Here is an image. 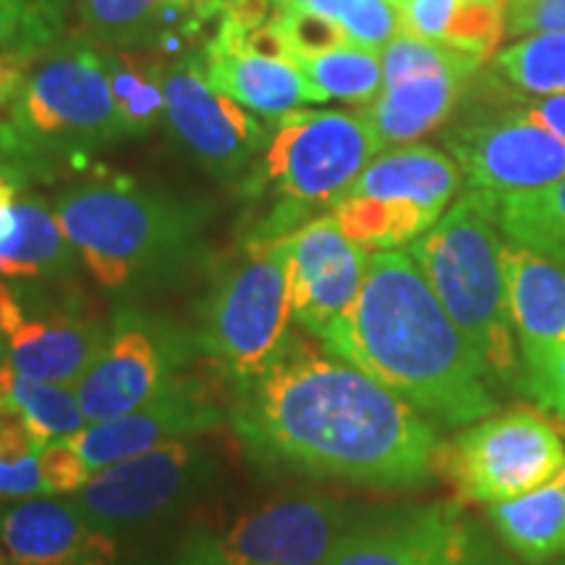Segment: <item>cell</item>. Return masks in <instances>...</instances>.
<instances>
[{
	"label": "cell",
	"mask_w": 565,
	"mask_h": 565,
	"mask_svg": "<svg viewBox=\"0 0 565 565\" xmlns=\"http://www.w3.org/2000/svg\"><path fill=\"white\" fill-rule=\"evenodd\" d=\"M228 424L252 461L273 471L383 492L422 490L437 477L435 424L303 338L291 335L263 377L231 393Z\"/></svg>",
	"instance_id": "obj_1"
},
{
	"label": "cell",
	"mask_w": 565,
	"mask_h": 565,
	"mask_svg": "<svg viewBox=\"0 0 565 565\" xmlns=\"http://www.w3.org/2000/svg\"><path fill=\"white\" fill-rule=\"evenodd\" d=\"M322 343L437 429L466 427L500 406L477 353L406 252L370 254L362 291Z\"/></svg>",
	"instance_id": "obj_2"
},
{
	"label": "cell",
	"mask_w": 565,
	"mask_h": 565,
	"mask_svg": "<svg viewBox=\"0 0 565 565\" xmlns=\"http://www.w3.org/2000/svg\"><path fill=\"white\" fill-rule=\"evenodd\" d=\"M408 254L466 343L477 353L498 393L526 395V370L508 307L498 196L469 192Z\"/></svg>",
	"instance_id": "obj_3"
},
{
	"label": "cell",
	"mask_w": 565,
	"mask_h": 565,
	"mask_svg": "<svg viewBox=\"0 0 565 565\" xmlns=\"http://www.w3.org/2000/svg\"><path fill=\"white\" fill-rule=\"evenodd\" d=\"M55 215L105 291H129L166 278L200 246V210L131 181L68 189L55 202Z\"/></svg>",
	"instance_id": "obj_4"
},
{
	"label": "cell",
	"mask_w": 565,
	"mask_h": 565,
	"mask_svg": "<svg viewBox=\"0 0 565 565\" xmlns=\"http://www.w3.org/2000/svg\"><path fill=\"white\" fill-rule=\"evenodd\" d=\"M291 320V236L246 242L204 301L196 349L233 393L278 362Z\"/></svg>",
	"instance_id": "obj_5"
},
{
	"label": "cell",
	"mask_w": 565,
	"mask_h": 565,
	"mask_svg": "<svg viewBox=\"0 0 565 565\" xmlns=\"http://www.w3.org/2000/svg\"><path fill=\"white\" fill-rule=\"evenodd\" d=\"M249 192H275L280 202L246 242H275L307 225L309 212L335 204L370 166L380 147L362 113L291 110L282 116Z\"/></svg>",
	"instance_id": "obj_6"
},
{
	"label": "cell",
	"mask_w": 565,
	"mask_h": 565,
	"mask_svg": "<svg viewBox=\"0 0 565 565\" xmlns=\"http://www.w3.org/2000/svg\"><path fill=\"white\" fill-rule=\"evenodd\" d=\"M461 168L427 145H406L372 160L333 204L341 231L366 252L414 244L448 212Z\"/></svg>",
	"instance_id": "obj_7"
},
{
	"label": "cell",
	"mask_w": 565,
	"mask_h": 565,
	"mask_svg": "<svg viewBox=\"0 0 565 565\" xmlns=\"http://www.w3.org/2000/svg\"><path fill=\"white\" fill-rule=\"evenodd\" d=\"M362 511L322 490H291L259 500L231 519L202 524L183 555L223 565H324Z\"/></svg>",
	"instance_id": "obj_8"
},
{
	"label": "cell",
	"mask_w": 565,
	"mask_h": 565,
	"mask_svg": "<svg viewBox=\"0 0 565 565\" xmlns=\"http://www.w3.org/2000/svg\"><path fill=\"white\" fill-rule=\"evenodd\" d=\"M565 471V437L542 412H494L440 445L437 477L469 503H503Z\"/></svg>",
	"instance_id": "obj_9"
},
{
	"label": "cell",
	"mask_w": 565,
	"mask_h": 565,
	"mask_svg": "<svg viewBox=\"0 0 565 565\" xmlns=\"http://www.w3.org/2000/svg\"><path fill=\"white\" fill-rule=\"evenodd\" d=\"M217 477V458L189 437L92 471L89 482L68 498L95 524L131 540L179 519L215 487Z\"/></svg>",
	"instance_id": "obj_10"
},
{
	"label": "cell",
	"mask_w": 565,
	"mask_h": 565,
	"mask_svg": "<svg viewBox=\"0 0 565 565\" xmlns=\"http://www.w3.org/2000/svg\"><path fill=\"white\" fill-rule=\"evenodd\" d=\"M11 126L34 150H74L126 137L110 89L108 55L84 45H63L47 55L13 100Z\"/></svg>",
	"instance_id": "obj_11"
},
{
	"label": "cell",
	"mask_w": 565,
	"mask_h": 565,
	"mask_svg": "<svg viewBox=\"0 0 565 565\" xmlns=\"http://www.w3.org/2000/svg\"><path fill=\"white\" fill-rule=\"evenodd\" d=\"M324 565H513L458 503L387 508L362 515Z\"/></svg>",
	"instance_id": "obj_12"
},
{
	"label": "cell",
	"mask_w": 565,
	"mask_h": 565,
	"mask_svg": "<svg viewBox=\"0 0 565 565\" xmlns=\"http://www.w3.org/2000/svg\"><path fill=\"white\" fill-rule=\"evenodd\" d=\"M194 345L181 330L137 309H121L92 370L76 385L92 422H108L152 404L171 391L192 362Z\"/></svg>",
	"instance_id": "obj_13"
},
{
	"label": "cell",
	"mask_w": 565,
	"mask_h": 565,
	"mask_svg": "<svg viewBox=\"0 0 565 565\" xmlns=\"http://www.w3.org/2000/svg\"><path fill=\"white\" fill-rule=\"evenodd\" d=\"M267 21V0H228L221 30L207 45L204 74L231 100L259 116L280 121L301 103H317L312 87L294 61L265 53L249 40V30Z\"/></svg>",
	"instance_id": "obj_14"
},
{
	"label": "cell",
	"mask_w": 565,
	"mask_h": 565,
	"mask_svg": "<svg viewBox=\"0 0 565 565\" xmlns=\"http://www.w3.org/2000/svg\"><path fill=\"white\" fill-rule=\"evenodd\" d=\"M448 150L466 173L469 192L521 194L565 179V141L519 110L454 131Z\"/></svg>",
	"instance_id": "obj_15"
},
{
	"label": "cell",
	"mask_w": 565,
	"mask_h": 565,
	"mask_svg": "<svg viewBox=\"0 0 565 565\" xmlns=\"http://www.w3.org/2000/svg\"><path fill=\"white\" fill-rule=\"evenodd\" d=\"M0 550L9 565H145L68 494L0 503Z\"/></svg>",
	"instance_id": "obj_16"
},
{
	"label": "cell",
	"mask_w": 565,
	"mask_h": 565,
	"mask_svg": "<svg viewBox=\"0 0 565 565\" xmlns=\"http://www.w3.org/2000/svg\"><path fill=\"white\" fill-rule=\"evenodd\" d=\"M162 92L173 134L207 171L236 173L265 145V126L212 87L194 61H179L162 71Z\"/></svg>",
	"instance_id": "obj_17"
},
{
	"label": "cell",
	"mask_w": 565,
	"mask_h": 565,
	"mask_svg": "<svg viewBox=\"0 0 565 565\" xmlns=\"http://www.w3.org/2000/svg\"><path fill=\"white\" fill-rule=\"evenodd\" d=\"M228 422V408L212 398L207 385L183 377L152 404L108 422H92L71 437L92 471L129 461L166 443L215 433Z\"/></svg>",
	"instance_id": "obj_18"
},
{
	"label": "cell",
	"mask_w": 565,
	"mask_h": 565,
	"mask_svg": "<svg viewBox=\"0 0 565 565\" xmlns=\"http://www.w3.org/2000/svg\"><path fill=\"white\" fill-rule=\"evenodd\" d=\"M370 254L353 244L333 215L291 233L294 320L324 341L362 291Z\"/></svg>",
	"instance_id": "obj_19"
},
{
	"label": "cell",
	"mask_w": 565,
	"mask_h": 565,
	"mask_svg": "<svg viewBox=\"0 0 565 565\" xmlns=\"http://www.w3.org/2000/svg\"><path fill=\"white\" fill-rule=\"evenodd\" d=\"M508 307L529 380L565 343V265L515 242H503Z\"/></svg>",
	"instance_id": "obj_20"
},
{
	"label": "cell",
	"mask_w": 565,
	"mask_h": 565,
	"mask_svg": "<svg viewBox=\"0 0 565 565\" xmlns=\"http://www.w3.org/2000/svg\"><path fill=\"white\" fill-rule=\"evenodd\" d=\"M108 338L110 330L89 317H24V322L6 341L0 359L21 377L79 385L92 364L100 359Z\"/></svg>",
	"instance_id": "obj_21"
},
{
	"label": "cell",
	"mask_w": 565,
	"mask_h": 565,
	"mask_svg": "<svg viewBox=\"0 0 565 565\" xmlns=\"http://www.w3.org/2000/svg\"><path fill=\"white\" fill-rule=\"evenodd\" d=\"M471 79H475L471 74L448 71V74H422L395 82L391 87H383L377 100L366 105L362 118L383 150L387 145H412L454 113Z\"/></svg>",
	"instance_id": "obj_22"
},
{
	"label": "cell",
	"mask_w": 565,
	"mask_h": 565,
	"mask_svg": "<svg viewBox=\"0 0 565 565\" xmlns=\"http://www.w3.org/2000/svg\"><path fill=\"white\" fill-rule=\"evenodd\" d=\"M490 532L515 561L557 565L565 555V482L563 475L521 498L487 505Z\"/></svg>",
	"instance_id": "obj_23"
},
{
	"label": "cell",
	"mask_w": 565,
	"mask_h": 565,
	"mask_svg": "<svg viewBox=\"0 0 565 565\" xmlns=\"http://www.w3.org/2000/svg\"><path fill=\"white\" fill-rule=\"evenodd\" d=\"M508 0H408L404 32L443 42L477 58H494L505 34Z\"/></svg>",
	"instance_id": "obj_24"
},
{
	"label": "cell",
	"mask_w": 565,
	"mask_h": 565,
	"mask_svg": "<svg viewBox=\"0 0 565 565\" xmlns=\"http://www.w3.org/2000/svg\"><path fill=\"white\" fill-rule=\"evenodd\" d=\"M71 252L58 215L40 196L21 194L13 202V231L0 244L3 278H55L71 267Z\"/></svg>",
	"instance_id": "obj_25"
},
{
	"label": "cell",
	"mask_w": 565,
	"mask_h": 565,
	"mask_svg": "<svg viewBox=\"0 0 565 565\" xmlns=\"http://www.w3.org/2000/svg\"><path fill=\"white\" fill-rule=\"evenodd\" d=\"M0 406L19 408L24 419L30 422V427L38 433L42 445L71 440L89 424L76 385L21 377L3 359H0Z\"/></svg>",
	"instance_id": "obj_26"
},
{
	"label": "cell",
	"mask_w": 565,
	"mask_h": 565,
	"mask_svg": "<svg viewBox=\"0 0 565 565\" xmlns=\"http://www.w3.org/2000/svg\"><path fill=\"white\" fill-rule=\"evenodd\" d=\"M498 225L508 242L565 265V179L536 192L498 196Z\"/></svg>",
	"instance_id": "obj_27"
},
{
	"label": "cell",
	"mask_w": 565,
	"mask_h": 565,
	"mask_svg": "<svg viewBox=\"0 0 565 565\" xmlns=\"http://www.w3.org/2000/svg\"><path fill=\"white\" fill-rule=\"evenodd\" d=\"M294 66L312 87L317 103L343 100L370 105L383 92V53L364 51L356 45L294 58Z\"/></svg>",
	"instance_id": "obj_28"
},
{
	"label": "cell",
	"mask_w": 565,
	"mask_h": 565,
	"mask_svg": "<svg viewBox=\"0 0 565 565\" xmlns=\"http://www.w3.org/2000/svg\"><path fill=\"white\" fill-rule=\"evenodd\" d=\"M110 89L121 113L124 134L150 131L166 113L162 66L139 55H108Z\"/></svg>",
	"instance_id": "obj_29"
},
{
	"label": "cell",
	"mask_w": 565,
	"mask_h": 565,
	"mask_svg": "<svg viewBox=\"0 0 565 565\" xmlns=\"http://www.w3.org/2000/svg\"><path fill=\"white\" fill-rule=\"evenodd\" d=\"M494 66L515 89L536 97L565 95V32L532 34L494 55Z\"/></svg>",
	"instance_id": "obj_30"
},
{
	"label": "cell",
	"mask_w": 565,
	"mask_h": 565,
	"mask_svg": "<svg viewBox=\"0 0 565 565\" xmlns=\"http://www.w3.org/2000/svg\"><path fill=\"white\" fill-rule=\"evenodd\" d=\"M482 63L484 61L477 58V55L456 51V47L443 45V42L398 32L383 51V87L412 79V76L448 74V71L477 76Z\"/></svg>",
	"instance_id": "obj_31"
},
{
	"label": "cell",
	"mask_w": 565,
	"mask_h": 565,
	"mask_svg": "<svg viewBox=\"0 0 565 565\" xmlns=\"http://www.w3.org/2000/svg\"><path fill=\"white\" fill-rule=\"evenodd\" d=\"M63 0H0V53L30 61L61 30Z\"/></svg>",
	"instance_id": "obj_32"
},
{
	"label": "cell",
	"mask_w": 565,
	"mask_h": 565,
	"mask_svg": "<svg viewBox=\"0 0 565 565\" xmlns=\"http://www.w3.org/2000/svg\"><path fill=\"white\" fill-rule=\"evenodd\" d=\"M273 24L275 30H278L291 61L353 45L338 21L324 19L320 13L312 11L278 9V13L273 17Z\"/></svg>",
	"instance_id": "obj_33"
},
{
	"label": "cell",
	"mask_w": 565,
	"mask_h": 565,
	"mask_svg": "<svg viewBox=\"0 0 565 565\" xmlns=\"http://www.w3.org/2000/svg\"><path fill=\"white\" fill-rule=\"evenodd\" d=\"M160 0H82L84 26L105 42H131L152 21Z\"/></svg>",
	"instance_id": "obj_34"
},
{
	"label": "cell",
	"mask_w": 565,
	"mask_h": 565,
	"mask_svg": "<svg viewBox=\"0 0 565 565\" xmlns=\"http://www.w3.org/2000/svg\"><path fill=\"white\" fill-rule=\"evenodd\" d=\"M40 463L51 498H66V494L79 492L92 477L89 463L84 461V456L71 440L47 443L40 450Z\"/></svg>",
	"instance_id": "obj_35"
},
{
	"label": "cell",
	"mask_w": 565,
	"mask_h": 565,
	"mask_svg": "<svg viewBox=\"0 0 565 565\" xmlns=\"http://www.w3.org/2000/svg\"><path fill=\"white\" fill-rule=\"evenodd\" d=\"M550 32H565V0H508L505 34L532 38Z\"/></svg>",
	"instance_id": "obj_36"
},
{
	"label": "cell",
	"mask_w": 565,
	"mask_h": 565,
	"mask_svg": "<svg viewBox=\"0 0 565 565\" xmlns=\"http://www.w3.org/2000/svg\"><path fill=\"white\" fill-rule=\"evenodd\" d=\"M26 498H51L45 475H42L40 454L13 463L0 461V503Z\"/></svg>",
	"instance_id": "obj_37"
},
{
	"label": "cell",
	"mask_w": 565,
	"mask_h": 565,
	"mask_svg": "<svg viewBox=\"0 0 565 565\" xmlns=\"http://www.w3.org/2000/svg\"><path fill=\"white\" fill-rule=\"evenodd\" d=\"M45 448L38 433L13 406H0V461L13 463L30 458Z\"/></svg>",
	"instance_id": "obj_38"
},
{
	"label": "cell",
	"mask_w": 565,
	"mask_h": 565,
	"mask_svg": "<svg viewBox=\"0 0 565 565\" xmlns=\"http://www.w3.org/2000/svg\"><path fill=\"white\" fill-rule=\"evenodd\" d=\"M526 395L534 398L540 408H545L557 419H565V343L553 353L545 370L529 380Z\"/></svg>",
	"instance_id": "obj_39"
},
{
	"label": "cell",
	"mask_w": 565,
	"mask_h": 565,
	"mask_svg": "<svg viewBox=\"0 0 565 565\" xmlns=\"http://www.w3.org/2000/svg\"><path fill=\"white\" fill-rule=\"evenodd\" d=\"M34 154L38 150L21 139L11 121H0V173H21L32 175Z\"/></svg>",
	"instance_id": "obj_40"
},
{
	"label": "cell",
	"mask_w": 565,
	"mask_h": 565,
	"mask_svg": "<svg viewBox=\"0 0 565 565\" xmlns=\"http://www.w3.org/2000/svg\"><path fill=\"white\" fill-rule=\"evenodd\" d=\"M519 113H524L534 124L545 126V129L557 134L565 141V95L536 97V100L521 105Z\"/></svg>",
	"instance_id": "obj_41"
},
{
	"label": "cell",
	"mask_w": 565,
	"mask_h": 565,
	"mask_svg": "<svg viewBox=\"0 0 565 565\" xmlns=\"http://www.w3.org/2000/svg\"><path fill=\"white\" fill-rule=\"evenodd\" d=\"M21 322H24V307L19 303L13 288L0 280V353H3L6 341Z\"/></svg>",
	"instance_id": "obj_42"
},
{
	"label": "cell",
	"mask_w": 565,
	"mask_h": 565,
	"mask_svg": "<svg viewBox=\"0 0 565 565\" xmlns=\"http://www.w3.org/2000/svg\"><path fill=\"white\" fill-rule=\"evenodd\" d=\"M24 58L0 53V105L13 103L24 87Z\"/></svg>",
	"instance_id": "obj_43"
},
{
	"label": "cell",
	"mask_w": 565,
	"mask_h": 565,
	"mask_svg": "<svg viewBox=\"0 0 565 565\" xmlns=\"http://www.w3.org/2000/svg\"><path fill=\"white\" fill-rule=\"evenodd\" d=\"M175 565H223V563L210 561V557H202V555H183Z\"/></svg>",
	"instance_id": "obj_44"
},
{
	"label": "cell",
	"mask_w": 565,
	"mask_h": 565,
	"mask_svg": "<svg viewBox=\"0 0 565 565\" xmlns=\"http://www.w3.org/2000/svg\"><path fill=\"white\" fill-rule=\"evenodd\" d=\"M160 3H166V6H171V9H186L189 3H194V0H160Z\"/></svg>",
	"instance_id": "obj_45"
},
{
	"label": "cell",
	"mask_w": 565,
	"mask_h": 565,
	"mask_svg": "<svg viewBox=\"0 0 565 565\" xmlns=\"http://www.w3.org/2000/svg\"><path fill=\"white\" fill-rule=\"evenodd\" d=\"M391 3H395V6H398V11H404V6L408 3V0H391Z\"/></svg>",
	"instance_id": "obj_46"
},
{
	"label": "cell",
	"mask_w": 565,
	"mask_h": 565,
	"mask_svg": "<svg viewBox=\"0 0 565 565\" xmlns=\"http://www.w3.org/2000/svg\"><path fill=\"white\" fill-rule=\"evenodd\" d=\"M0 565H9V561H6V555H3V550H0Z\"/></svg>",
	"instance_id": "obj_47"
},
{
	"label": "cell",
	"mask_w": 565,
	"mask_h": 565,
	"mask_svg": "<svg viewBox=\"0 0 565 565\" xmlns=\"http://www.w3.org/2000/svg\"><path fill=\"white\" fill-rule=\"evenodd\" d=\"M563 482H565V471H563ZM557 565H565V555L561 557V563H557Z\"/></svg>",
	"instance_id": "obj_48"
}]
</instances>
